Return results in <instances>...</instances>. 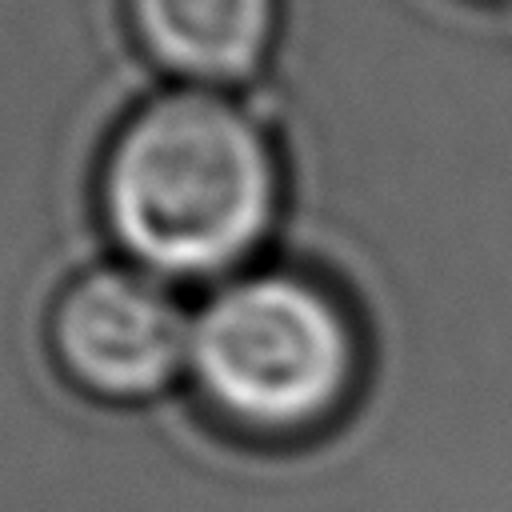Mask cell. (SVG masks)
Here are the masks:
<instances>
[{"mask_svg": "<svg viewBox=\"0 0 512 512\" xmlns=\"http://www.w3.org/2000/svg\"><path fill=\"white\" fill-rule=\"evenodd\" d=\"M100 204L136 268L160 280H228L276 232L284 160L240 92L172 84L112 136Z\"/></svg>", "mask_w": 512, "mask_h": 512, "instance_id": "obj_1", "label": "cell"}, {"mask_svg": "<svg viewBox=\"0 0 512 512\" xmlns=\"http://www.w3.org/2000/svg\"><path fill=\"white\" fill-rule=\"evenodd\" d=\"M188 372L216 420L256 440H296L356 400L364 348L352 308L296 268H244L192 316Z\"/></svg>", "mask_w": 512, "mask_h": 512, "instance_id": "obj_2", "label": "cell"}, {"mask_svg": "<svg viewBox=\"0 0 512 512\" xmlns=\"http://www.w3.org/2000/svg\"><path fill=\"white\" fill-rule=\"evenodd\" d=\"M52 340L80 388L108 400H148L188 368L192 316L152 272L96 268L60 296Z\"/></svg>", "mask_w": 512, "mask_h": 512, "instance_id": "obj_3", "label": "cell"}, {"mask_svg": "<svg viewBox=\"0 0 512 512\" xmlns=\"http://www.w3.org/2000/svg\"><path fill=\"white\" fill-rule=\"evenodd\" d=\"M124 20L172 84L240 92L276 56L284 0H124Z\"/></svg>", "mask_w": 512, "mask_h": 512, "instance_id": "obj_4", "label": "cell"}]
</instances>
